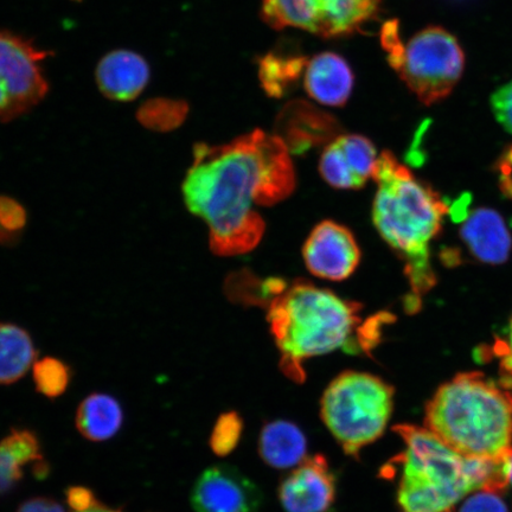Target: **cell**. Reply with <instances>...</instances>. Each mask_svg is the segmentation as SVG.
<instances>
[{
    "instance_id": "1",
    "label": "cell",
    "mask_w": 512,
    "mask_h": 512,
    "mask_svg": "<svg viewBox=\"0 0 512 512\" xmlns=\"http://www.w3.org/2000/svg\"><path fill=\"white\" fill-rule=\"evenodd\" d=\"M294 188L296 171L284 140L255 130L227 144H196L182 192L190 213L208 226L211 251L236 256L264 238L258 209L286 200Z\"/></svg>"
},
{
    "instance_id": "2",
    "label": "cell",
    "mask_w": 512,
    "mask_h": 512,
    "mask_svg": "<svg viewBox=\"0 0 512 512\" xmlns=\"http://www.w3.org/2000/svg\"><path fill=\"white\" fill-rule=\"evenodd\" d=\"M271 298L267 320L280 352V366L296 382L305 380L304 363L337 350L369 354L380 341L381 326L389 318L363 320L360 304L307 281L264 286Z\"/></svg>"
},
{
    "instance_id": "3",
    "label": "cell",
    "mask_w": 512,
    "mask_h": 512,
    "mask_svg": "<svg viewBox=\"0 0 512 512\" xmlns=\"http://www.w3.org/2000/svg\"><path fill=\"white\" fill-rule=\"evenodd\" d=\"M394 432L406 448L384 473L400 470L398 499L406 512H452L471 492L488 490L502 495L508 489L510 452L501 460L470 459L426 427L399 425Z\"/></svg>"
},
{
    "instance_id": "4",
    "label": "cell",
    "mask_w": 512,
    "mask_h": 512,
    "mask_svg": "<svg viewBox=\"0 0 512 512\" xmlns=\"http://www.w3.org/2000/svg\"><path fill=\"white\" fill-rule=\"evenodd\" d=\"M371 179L377 187L373 203L377 232L405 262L409 284L421 296L435 284L430 249L443 227L446 203L389 151L377 158Z\"/></svg>"
},
{
    "instance_id": "5",
    "label": "cell",
    "mask_w": 512,
    "mask_h": 512,
    "mask_svg": "<svg viewBox=\"0 0 512 512\" xmlns=\"http://www.w3.org/2000/svg\"><path fill=\"white\" fill-rule=\"evenodd\" d=\"M425 425L460 456L501 460L512 448V393L482 373L459 374L427 403Z\"/></svg>"
},
{
    "instance_id": "6",
    "label": "cell",
    "mask_w": 512,
    "mask_h": 512,
    "mask_svg": "<svg viewBox=\"0 0 512 512\" xmlns=\"http://www.w3.org/2000/svg\"><path fill=\"white\" fill-rule=\"evenodd\" d=\"M394 389L380 377L345 371L326 388L322 419L348 456L383 434L393 412Z\"/></svg>"
},
{
    "instance_id": "7",
    "label": "cell",
    "mask_w": 512,
    "mask_h": 512,
    "mask_svg": "<svg viewBox=\"0 0 512 512\" xmlns=\"http://www.w3.org/2000/svg\"><path fill=\"white\" fill-rule=\"evenodd\" d=\"M464 68L465 55L457 38L440 27H428L414 35L393 67L427 106L452 93Z\"/></svg>"
},
{
    "instance_id": "8",
    "label": "cell",
    "mask_w": 512,
    "mask_h": 512,
    "mask_svg": "<svg viewBox=\"0 0 512 512\" xmlns=\"http://www.w3.org/2000/svg\"><path fill=\"white\" fill-rule=\"evenodd\" d=\"M382 0H262L261 17L273 29L296 28L324 38L355 34L374 21Z\"/></svg>"
},
{
    "instance_id": "9",
    "label": "cell",
    "mask_w": 512,
    "mask_h": 512,
    "mask_svg": "<svg viewBox=\"0 0 512 512\" xmlns=\"http://www.w3.org/2000/svg\"><path fill=\"white\" fill-rule=\"evenodd\" d=\"M46 51L0 30V121L14 120L46 98L49 85L42 61Z\"/></svg>"
},
{
    "instance_id": "10",
    "label": "cell",
    "mask_w": 512,
    "mask_h": 512,
    "mask_svg": "<svg viewBox=\"0 0 512 512\" xmlns=\"http://www.w3.org/2000/svg\"><path fill=\"white\" fill-rule=\"evenodd\" d=\"M303 256L311 274L329 281L348 279L361 261L355 236L347 227L329 220L313 228L305 242Z\"/></svg>"
},
{
    "instance_id": "11",
    "label": "cell",
    "mask_w": 512,
    "mask_h": 512,
    "mask_svg": "<svg viewBox=\"0 0 512 512\" xmlns=\"http://www.w3.org/2000/svg\"><path fill=\"white\" fill-rule=\"evenodd\" d=\"M261 502L258 485L229 465L204 471L191 491L196 512H258Z\"/></svg>"
},
{
    "instance_id": "12",
    "label": "cell",
    "mask_w": 512,
    "mask_h": 512,
    "mask_svg": "<svg viewBox=\"0 0 512 512\" xmlns=\"http://www.w3.org/2000/svg\"><path fill=\"white\" fill-rule=\"evenodd\" d=\"M376 147L360 134H342L325 146L319 172L330 187L358 190L373 178L377 162Z\"/></svg>"
},
{
    "instance_id": "13",
    "label": "cell",
    "mask_w": 512,
    "mask_h": 512,
    "mask_svg": "<svg viewBox=\"0 0 512 512\" xmlns=\"http://www.w3.org/2000/svg\"><path fill=\"white\" fill-rule=\"evenodd\" d=\"M336 480L323 456L307 458L279 489L286 512H326L335 502Z\"/></svg>"
},
{
    "instance_id": "14",
    "label": "cell",
    "mask_w": 512,
    "mask_h": 512,
    "mask_svg": "<svg viewBox=\"0 0 512 512\" xmlns=\"http://www.w3.org/2000/svg\"><path fill=\"white\" fill-rule=\"evenodd\" d=\"M150 80V67L143 56L130 50L107 54L96 68V83L106 98L127 102L137 99Z\"/></svg>"
},
{
    "instance_id": "15",
    "label": "cell",
    "mask_w": 512,
    "mask_h": 512,
    "mask_svg": "<svg viewBox=\"0 0 512 512\" xmlns=\"http://www.w3.org/2000/svg\"><path fill=\"white\" fill-rule=\"evenodd\" d=\"M460 236L472 256L488 265L509 259L512 241L503 217L492 209L480 208L466 217Z\"/></svg>"
},
{
    "instance_id": "16",
    "label": "cell",
    "mask_w": 512,
    "mask_h": 512,
    "mask_svg": "<svg viewBox=\"0 0 512 512\" xmlns=\"http://www.w3.org/2000/svg\"><path fill=\"white\" fill-rule=\"evenodd\" d=\"M354 80L349 63L330 51L312 57L304 73L307 94L319 104L332 107L347 104Z\"/></svg>"
},
{
    "instance_id": "17",
    "label": "cell",
    "mask_w": 512,
    "mask_h": 512,
    "mask_svg": "<svg viewBox=\"0 0 512 512\" xmlns=\"http://www.w3.org/2000/svg\"><path fill=\"white\" fill-rule=\"evenodd\" d=\"M277 134L288 150L300 149L319 143L331 142L336 137L338 125L331 115L305 101H292L280 113Z\"/></svg>"
},
{
    "instance_id": "18",
    "label": "cell",
    "mask_w": 512,
    "mask_h": 512,
    "mask_svg": "<svg viewBox=\"0 0 512 512\" xmlns=\"http://www.w3.org/2000/svg\"><path fill=\"white\" fill-rule=\"evenodd\" d=\"M29 467L46 476L47 466L36 435L27 430H12L0 441V496L9 494L28 475Z\"/></svg>"
},
{
    "instance_id": "19",
    "label": "cell",
    "mask_w": 512,
    "mask_h": 512,
    "mask_svg": "<svg viewBox=\"0 0 512 512\" xmlns=\"http://www.w3.org/2000/svg\"><path fill=\"white\" fill-rule=\"evenodd\" d=\"M306 451L305 434L292 422L273 421L267 424L260 434L261 457L275 469H288L303 463Z\"/></svg>"
},
{
    "instance_id": "20",
    "label": "cell",
    "mask_w": 512,
    "mask_h": 512,
    "mask_svg": "<svg viewBox=\"0 0 512 512\" xmlns=\"http://www.w3.org/2000/svg\"><path fill=\"white\" fill-rule=\"evenodd\" d=\"M123 421V408L117 399L107 394L87 396L76 412V428L82 437L96 443L113 438Z\"/></svg>"
},
{
    "instance_id": "21",
    "label": "cell",
    "mask_w": 512,
    "mask_h": 512,
    "mask_svg": "<svg viewBox=\"0 0 512 512\" xmlns=\"http://www.w3.org/2000/svg\"><path fill=\"white\" fill-rule=\"evenodd\" d=\"M37 351L29 332L12 323H0V384H12L34 367Z\"/></svg>"
},
{
    "instance_id": "22",
    "label": "cell",
    "mask_w": 512,
    "mask_h": 512,
    "mask_svg": "<svg viewBox=\"0 0 512 512\" xmlns=\"http://www.w3.org/2000/svg\"><path fill=\"white\" fill-rule=\"evenodd\" d=\"M306 57L299 54L272 51L259 62V80L267 95L283 98L303 76Z\"/></svg>"
},
{
    "instance_id": "23",
    "label": "cell",
    "mask_w": 512,
    "mask_h": 512,
    "mask_svg": "<svg viewBox=\"0 0 512 512\" xmlns=\"http://www.w3.org/2000/svg\"><path fill=\"white\" fill-rule=\"evenodd\" d=\"M189 113L187 102L157 98L144 102L137 118L144 127L155 132H170L181 126Z\"/></svg>"
},
{
    "instance_id": "24",
    "label": "cell",
    "mask_w": 512,
    "mask_h": 512,
    "mask_svg": "<svg viewBox=\"0 0 512 512\" xmlns=\"http://www.w3.org/2000/svg\"><path fill=\"white\" fill-rule=\"evenodd\" d=\"M32 376L37 392L49 399L59 398L69 387L72 371L67 363L55 357H44L37 360L32 367Z\"/></svg>"
},
{
    "instance_id": "25",
    "label": "cell",
    "mask_w": 512,
    "mask_h": 512,
    "mask_svg": "<svg viewBox=\"0 0 512 512\" xmlns=\"http://www.w3.org/2000/svg\"><path fill=\"white\" fill-rule=\"evenodd\" d=\"M27 210L15 198L0 195V245H17L27 227Z\"/></svg>"
},
{
    "instance_id": "26",
    "label": "cell",
    "mask_w": 512,
    "mask_h": 512,
    "mask_svg": "<svg viewBox=\"0 0 512 512\" xmlns=\"http://www.w3.org/2000/svg\"><path fill=\"white\" fill-rule=\"evenodd\" d=\"M242 432V420L236 413H227L217 420L210 446L217 456H227L239 444Z\"/></svg>"
},
{
    "instance_id": "27",
    "label": "cell",
    "mask_w": 512,
    "mask_h": 512,
    "mask_svg": "<svg viewBox=\"0 0 512 512\" xmlns=\"http://www.w3.org/2000/svg\"><path fill=\"white\" fill-rule=\"evenodd\" d=\"M459 512H508V508L498 492L479 490L466 498Z\"/></svg>"
},
{
    "instance_id": "28",
    "label": "cell",
    "mask_w": 512,
    "mask_h": 512,
    "mask_svg": "<svg viewBox=\"0 0 512 512\" xmlns=\"http://www.w3.org/2000/svg\"><path fill=\"white\" fill-rule=\"evenodd\" d=\"M491 107L498 123L512 134V81L492 95Z\"/></svg>"
},
{
    "instance_id": "29",
    "label": "cell",
    "mask_w": 512,
    "mask_h": 512,
    "mask_svg": "<svg viewBox=\"0 0 512 512\" xmlns=\"http://www.w3.org/2000/svg\"><path fill=\"white\" fill-rule=\"evenodd\" d=\"M494 350L502 370L505 374L512 377V319L507 338L504 341L497 342Z\"/></svg>"
},
{
    "instance_id": "30",
    "label": "cell",
    "mask_w": 512,
    "mask_h": 512,
    "mask_svg": "<svg viewBox=\"0 0 512 512\" xmlns=\"http://www.w3.org/2000/svg\"><path fill=\"white\" fill-rule=\"evenodd\" d=\"M17 512H67L59 502L54 499L36 497L24 502Z\"/></svg>"
},
{
    "instance_id": "31",
    "label": "cell",
    "mask_w": 512,
    "mask_h": 512,
    "mask_svg": "<svg viewBox=\"0 0 512 512\" xmlns=\"http://www.w3.org/2000/svg\"><path fill=\"white\" fill-rule=\"evenodd\" d=\"M96 498L91 491L83 488H73L68 491V502L74 511H81L91 507Z\"/></svg>"
},
{
    "instance_id": "32",
    "label": "cell",
    "mask_w": 512,
    "mask_h": 512,
    "mask_svg": "<svg viewBox=\"0 0 512 512\" xmlns=\"http://www.w3.org/2000/svg\"><path fill=\"white\" fill-rule=\"evenodd\" d=\"M75 512H119L112 509H108L104 507V505L100 504L98 501H95L91 507H88L87 509H83L81 511H75Z\"/></svg>"
},
{
    "instance_id": "33",
    "label": "cell",
    "mask_w": 512,
    "mask_h": 512,
    "mask_svg": "<svg viewBox=\"0 0 512 512\" xmlns=\"http://www.w3.org/2000/svg\"><path fill=\"white\" fill-rule=\"evenodd\" d=\"M508 476H509V485L512 486V450L509 453L508 458Z\"/></svg>"
}]
</instances>
